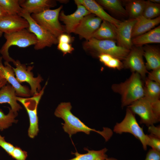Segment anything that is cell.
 <instances>
[{
  "label": "cell",
  "mask_w": 160,
  "mask_h": 160,
  "mask_svg": "<svg viewBox=\"0 0 160 160\" xmlns=\"http://www.w3.org/2000/svg\"><path fill=\"white\" fill-rule=\"evenodd\" d=\"M148 73V79L160 84V68L152 70Z\"/></svg>",
  "instance_id": "36"
},
{
  "label": "cell",
  "mask_w": 160,
  "mask_h": 160,
  "mask_svg": "<svg viewBox=\"0 0 160 160\" xmlns=\"http://www.w3.org/2000/svg\"><path fill=\"white\" fill-rule=\"evenodd\" d=\"M145 160H160V152L150 149L147 153Z\"/></svg>",
  "instance_id": "37"
},
{
  "label": "cell",
  "mask_w": 160,
  "mask_h": 160,
  "mask_svg": "<svg viewBox=\"0 0 160 160\" xmlns=\"http://www.w3.org/2000/svg\"><path fill=\"white\" fill-rule=\"evenodd\" d=\"M116 41L100 40L92 38L85 43V49L98 54H109L120 60H123L130 50L117 45Z\"/></svg>",
  "instance_id": "5"
},
{
  "label": "cell",
  "mask_w": 160,
  "mask_h": 160,
  "mask_svg": "<svg viewBox=\"0 0 160 160\" xmlns=\"http://www.w3.org/2000/svg\"><path fill=\"white\" fill-rule=\"evenodd\" d=\"M105 160H119L116 159L112 157H108Z\"/></svg>",
  "instance_id": "44"
},
{
  "label": "cell",
  "mask_w": 160,
  "mask_h": 160,
  "mask_svg": "<svg viewBox=\"0 0 160 160\" xmlns=\"http://www.w3.org/2000/svg\"><path fill=\"white\" fill-rule=\"evenodd\" d=\"M76 4L77 9L73 13L66 15L63 11L60 13L59 20L65 24V31L68 34L73 33L84 17L91 14L83 5Z\"/></svg>",
  "instance_id": "15"
},
{
  "label": "cell",
  "mask_w": 160,
  "mask_h": 160,
  "mask_svg": "<svg viewBox=\"0 0 160 160\" xmlns=\"http://www.w3.org/2000/svg\"><path fill=\"white\" fill-rule=\"evenodd\" d=\"M17 96L14 88L9 84H6L0 89V104L7 103L15 113L22 108L17 103Z\"/></svg>",
  "instance_id": "20"
},
{
  "label": "cell",
  "mask_w": 160,
  "mask_h": 160,
  "mask_svg": "<svg viewBox=\"0 0 160 160\" xmlns=\"http://www.w3.org/2000/svg\"><path fill=\"white\" fill-rule=\"evenodd\" d=\"M96 2L113 13L124 16H128L126 10L119 0H98Z\"/></svg>",
  "instance_id": "27"
},
{
  "label": "cell",
  "mask_w": 160,
  "mask_h": 160,
  "mask_svg": "<svg viewBox=\"0 0 160 160\" xmlns=\"http://www.w3.org/2000/svg\"><path fill=\"white\" fill-rule=\"evenodd\" d=\"M160 4L146 1L145 6L142 16L148 19H153L159 16Z\"/></svg>",
  "instance_id": "29"
},
{
  "label": "cell",
  "mask_w": 160,
  "mask_h": 160,
  "mask_svg": "<svg viewBox=\"0 0 160 160\" xmlns=\"http://www.w3.org/2000/svg\"><path fill=\"white\" fill-rule=\"evenodd\" d=\"M71 108L70 102H62L58 105L54 112L55 116L64 121V123L62 124L63 128L70 137L79 132L89 135L91 132L94 131L102 136L106 141L110 139L113 133L109 128H104L101 131L88 127L72 114L71 111Z\"/></svg>",
  "instance_id": "1"
},
{
  "label": "cell",
  "mask_w": 160,
  "mask_h": 160,
  "mask_svg": "<svg viewBox=\"0 0 160 160\" xmlns=\"http://www.w3.org/2000/svg\"><path fill=\"white\" fill-rule=\"evenodd\" d=\"M132 41L133 45L137 47L149 43H160V26L132 39Z\"/></svg>",
  "instance_id": "22"
},
{
  "label": "cell",
  "mask_w": 160,
  "mask_h": 160,
  "mask_svg": "<svg viewBox=\"0 0 160 160\" xmlns=\"http://www.w3.org/2000/svg\"><path fill=\"white\" fill-rule=\"evenodd\" d=\"M140 118V123L148 127L160 121V116L157 113L153 101L143 97L127 107Z\"/></svg>",
  "instance_id": "8"
},
{
  "label": "cell",
  "mask_w": 160,
  "mask_h": 160,
  "mask_svg": "<svg viewBox=\"0 0 160 160\" xmlns=\"http://www.w3.org/2000/svg\"><path fill=\"white\" fill-rule=\"evenodd\" d=\"M19 3L23 10L31 15L40 13L56 5L55 1L51 0H20Z\"/></svg>",
  "instance_id": "18"
},
{
  "label": "cell",
  "mask_w": 160,
  "mask_h": 160,
  "mask_svg": "<svg viewBox=\"0 0 160 160\" xmlns=\"http://www.w3.org/2000/svg\"><path fill=\"white\" fill-rule=\"evenodd\" d=\"M11 156L16 160H26L28 154L26 151L22 150L19 147H15Z\"/></svg>",
  "instance_id": "31"
},
{
  "label": "cell",
  "mask_w": 160,
  "mask_h": 160,
  "mask_svg": "<svg viewBox=\"0 0 160 160\" xmlns=\"http://www.w3.org/2000/svg\"><path fill=\"white\" fill-rule=\"evenodd\" d=\"M9 111L7 114H5L2 110L0 109V130L3 131L8 128L12 125L13 123H16L17 120L15 119V118L18 114L15 113L9 108Z\"/></svg>",
  "instance_id": "30"
},
{
  "label": "cell",
  "mask_w": 160,
  "mask_h": 160,
  "mask_svg": "<svg viewBox=\"0 0 160 160\" xmlns=\"http://www.w3.org/2000/svg\"><path fill=\"white\" fill-rule=\"evenodd\" d=\"M113 131L118 134L128 133L133 135L141 142L143 149L146 150L148 145V135L143 132V128L138 123L134 114L127 108L123 119L119 123H117L113 128Z\"/></svg>",
  "instance_id": "4"
},
{
  "label": "cell",
  "mask_w": 160,
  "mask_h": 160,
  "mask_svg": "<svg viewBox=\"0 0 160 160\" xmlns=\"http://www.w3.org/2000/svg\"><path fill=\"white\" fill-rule=\"evenodd\" d=\"M136 21V19L129 18L121 21L116 27L117 45L129 50L132 49L133 45L132 41V33Z\"/></svg>",
  "instance_id": "13"
},
{
  "label": "cell",
  "mask_w": 160,
  "mask_h": 160,
  "mask_svg": "<svg viewBox=\"0 0 160 160\" xmlns=\"http://www.w3.org/2000/svg\"><path fill=\"white\" fill-rule=\"evenodd\" d=\"M143 54L142 47H133L122 63L123 68L139 73L144 81L148 72L144 62Z\"/></svg>",
  "instance_id": "11"
},
{
  "label": "cell",
  "mask_w": 160,
  "mask_h": 160,
  "mask_svg": "<svg viewBox=\"0 0 160 160\" xmlns=\"http://www.w3.org/2000/svg\"><path fill=\"white\" fill-rule=\"evenodd\" d=\"M3 33L0 31V37H1L2 36Z\"/></svg>",
  "instance_id": "45"
},
{
  "label": "cell",
  "mask_w": 160,
  "mask_h": 160,
  "mask_svg": "<svg viewBox=\"0 0 160 160\" xmlns=\"http://www.w3.org/2000/svg\"><path fill=\"white\" fill-rule=\"evenodd\" d=\"M4 36L6 41L0 49V53L5 62L8 63L13 62L15 60L9 55L8 51L10 47L16 46L25 48L34 45L37 42L35 36L28 29H24L11 33H4Z\"/></svg>",
  "instance_id": "3"
},
{
  "label": "cell",
  "mask_w": 160,
  "mask_h": 160,
  "mask_svg": "<svg viewBox=\"0 0 160 160\" xmlns=\"http://www.w3.org/2000/svg\"><path fill=\"white\" fill-rule=\"evenodd\" d=\"M76 4L84 6L91 13H92L101 19L114 25L116 27L121 21L110 15L105 12L102 7L96 1L93 0H75Z\"/></svg>",
  "instance_id": "17"
},
{
  "label": "cell",
  "mask_w": 160,
  "mask_h": 160,
  "mask_svg": "<svg viewBox=\"0 0 160 160\" xmlns=\"http://www.w3.org/2000/svg\"><path fill=\"white\" fill-rule=\"evenodd\" d=\"M7 15V13L0 5V19Z\"/></svg>",
  "instance_id": "42"
},
{
  "label": "cell",
  "mask_w": 160,
  "mask_h": 160,
  "mask_svg": "<svg viewBox=\"0 0 160 160\" xmlns=\"http://www.w3.org/2000/svg\"><path fill=\"white\" fill-rule=\"evenodd\" d=\"M28 27V21L18 15H7L0 19V31L4 33H13Z\"/></svg>",
  "instance_id": "16"
},
{
  "label": "cell",
  "mask_w": 160,
  "mask_h": 160,
  "mask_svg": "<svg viewBox=\"0 0 160 160\" xmlns=\"http://www.w3.org/2000/svg\"><path fill=\"white\" fill-rule=\"evenodd\" d=\"M148 127V131L150 134L160 138V126H155L154 125L150 126Z\"/></svg>",
  "instance_id": "39"
},
{
  "label": "cell",
  "mask_w": 160,
  "mask_h": 160,
  "mask_svg": "<svg viewBox=\"0 0 160 160\" xmlns=\"http://www.w3.org/2000/svg\"><path fill=\"white\" fill-rule=\"evenodd\" d=\"M18 15L28 21L29 24L28 30L36 37L37 42L34 46L35 49H42L58 44L57 38L38 24L32 18L31 14L22 10Z\"/></svg>",
  "instance_id": "7"
},
{
  "label": "cell",
  "mask_w": 160,
  "mask_h": 160,
  "mask_svg": "<svg viewBox=\"0 0 160 160\" xmlns=\"http://www.w3.org/2000/svg\"><path fill=\"white\" fill-rule=\"evenodd\" d=\"M136 19L132 31V39L149 31L160 23V16L150 19L142 16Z\"/></svg>",
  "instance_id": "19"
},
{
  "label": "cell",
  "mask_w": 160,
  "mask_h": 160,
  "mask_svg": "<svg viewBox=\"0 0 160 160\" xmlns=\"http://www.w3.org/2000/svg\"><path fill=\"white\" fill-rule=\"evenodd\" d=\"M47 82L44 86L37 94L32 97L23 98L17 96L16 99L23 105L28 114L30 121V126L28 131V135L31 138H34L39 131L37 107L43 95Z\"/></svg>",
  "instance_id": "9"
},
{
  "label": "cell",
  "mask_w": 160,
  "mask_h": 160,
  "mask_svg": "<svg viewBox=\"0 0 160 160\" xmlns=\"http://www.w3.org/2000/svg\"><path fill=\"white\" fill-rule=\"evenodd\" d=\"M143 47V56L146 60L145 65L147 70L160 68V52L159 49L148 45Z\"/></svg>",
  "instance_id": "21"
},
{
  "label": "cell",
  "mask_w": 160,
  "mask_h": 160,
  "mask_svg": "<svg viewBox=\"0 0 160 160\" xmlns=\"http://www.w3.org/2000/svg\"><path fill=\"white\" fill-rule=\"evenodd\" d=\"M13 63L15 68L12 67V68L18 81L20 83L25 82L29 84L31 96L39 93L41 89L40 83L43 79L40 75L34 77L31 71L33 66L27 67L25 64H22L18 60H15Z\"/></svg>",
  "instance_id": "10"
},
{
  "label": "cell",
  "mask_w": 160,
  "mask_h": 160,
  "mask_svg": "<svg viewBox=\"0 0 160 160\" xmlns=\"http://www.w3.org/2000/svg\"><path fill=\"white\" fill-rule=\"evenodd\" d=\"M87 151L85 153L81 154L77 152L73 153L75 157L67 160H105L108 157L106 153L108 149L105 148L97 151L85 149Z\"/></svg>",
  "instance_id": "25"
},
{
  "label": "cell",
  "mask_w": 160,
  "mask_h": 160,
  "mask_svg": "<svg viewBox=\"0 0 160 160\" xmlns=\"http://www.w3.org/2000/svg\"><path fill=\"white\" fill-rule=\"evenodd\" d=\"M0 5L8 15H18L23 10L18 0H0Z\"/></svg>",
  "instance_id": "28"
},
{
  "label": "cell",
  "mask_w": 160,
  "mask_h": 160,
  "mask_svg": "<svg viewBox=\"0 0 160 160\" xmlns=\"http://www.w3.org/2000/svg\"><path fill=\"white\" fill-rule=\"evenodd\" d=\"M102 21L101 19L91 13L84 17L73 33L87 41L92 38Z\"/></svg>",
  "instance_id": "14"
},
{
  "label": "cell",
  "mask_w": 160,
  "mask_h": 160,
  "mask_svg": "<svg viewBox=\"0 0 160 160\" xmlns=\"http://www.w3.org/2000/svg\"><path fill=\"white\" fill-rule=\"evenodd\" d=\"M7 82L0 71V89L6 85Z\"/></svg>",
  "instance_id": "41"
},
{
  "label": "cell",
  "mask_w": 160,
  "mask_h": 160,
  "mask_svg": "<svg viewBox=\"0 0 160 160\" xmlns=\"http://www.w3.org/2000/svg\"><path fill=\"white\" fill-rule=\"evenodd\" d=\"M148 146L152 149L160 152V138L150 134L148 135Z\"/></svg>",
  "instance_id": "32"
},
{
  "label": "cell",
  "mask_w": 160,
  "mask_h": 160,
  "mask_svg": "<svg viewBox=\"0 0 160 160\" xmlns=\"http://www.w3.org/2000/svg\"><path fill=\"white\" fill-rule=\"evenodd\" d=\"M58 42H61L70 44L73 41V39L68 34L63 33L60 35L57 38Z\"/></svg>",
  "instance_id": "38"
},
{
  "label": "cell",
  "mask_w": 160,
  "mask_h": 160,
  "mask_svg": "<svg viewBox=\"0 0 160 160\" xmlns=\"http://www.w3.org/2000/svg\"><path fill=\"white\" fill-rule=\"evenodd\" d=\"M0 146L10 156H11L15 148V147L12 144L5 140L4 137H2L0 135Z\"/></svg>",
  "instance_id": "34"
},
{
  "label": "cell",
  "mask_w": 160,
  "mask_h": 160,
  "mask_svg": "<svg viewBox=\"0 0 160 160\" xmlns=\"http://www.w3.org/2000/svg\"><path fill=\"white\" fill-rule=\"evenodd\" d=\"M100 61L105 65L113 57L106 54H101L98 55Z\"/></svg>",
  "instance_id": "40"
},
{
  "label": "cell",
  "mask_w": 160,
  "mask_h": 160,
  "mask_svg": "<svg viewBox=\"0 0 160 160\" xmlns=\"http://www.w3.org/2000/svg\"><path fill=\"white\" fill-rule=\"evenodd\" d=\"M2 58L0 56V71L7 82L15 89L16 95L18 97L28 98L31 96V90L26 86L22 85L16 79L12 67L9 63H2Z\"/></svg>",
  "instance_id": "12"
},
{
  "label": "cell",
  "mask_w": 160,
  "mask_h": 160,
  "mask_svg": "<svg viewBox=\"0 0 160 160\" xmlns=\"http://www.w3.org/2000/svg\"><path fill=\"white\" fill-rule=\"evenodd\" d=\"M92 38L100 40L116 41V27L106 21L102 20L100 27L94 33Z\"/></svg>",
  "instance_id": "23"
},
{
  "label": "cell",
  "mask_w": 160,
  "mask_h": 160,
  "mask_svg": "<svg viewBox=\"0 0 160 160\" xmlns=\"http://www.w3.org/2000/svg\"><path fill=\"white\" fill-rule=\"evenodd\" d=\"M105 65L109 68L118 70L123 68V63L121 60L113 57L111 58Z\"/></svg>",
  "instance_id": "33"
},
{
  "label": "cell",
  "mask_w": 160,
  "mask_h": 160,
  "mask_svg": "<svg viewBox=\"0 0 160 160\" xmlns=\"http://www.w3.org/2000/svg\"><path fill=\"white\" fill-rule=\"evenodd\" d=\"M144 81L139 73L133 72L125 81L112 85L113 92L121 96L122 108L127 107L144 97Z\"/></svg>",
  "instance_id": "2"
},
{
  "label": "cell",
  "mask_w": 160,
  "mask_h": 160,
  "mask_svg": "<svg viewBox=\"0 0 160 160\" xmlns=\"http://www.w3.org/2000/svg\"><path fill=\"white\" fill-rule=\"evenodd\" d=\"M125 9L130 19H136L142 16L146 1L143 0H130L124 1Z\"/></svg>",
  "instance_id": "24"
},
{
  "label": "cell",
  "mask_w": 160,
  "mask_h": 160,
  "mask_svg": "<svg viewBox=\"0 0 160 160\" xmlns=\"http://www.w3.org/2000/svg\"><path fill=\"white\" fill-rule=\"evenodd\" d=\"M144 82V97L151 102L159 100L160 84L150 80L147 78Z\"/></svg>",
  "instance_id": "26"
},
{
  "label": "cell",
  "mask_w": 160,
  "mask_h": 160,
  "mask_svg": "<svg viewBox=\"0 0 160 160\" xmlns=\"http://www.w3.org/2000/svg\"><path fill=\"white\" fill-rule=\"evenodd\" d=\"M149 1L155 3L160 4V0H149Z\"/></svg>",
  "instance_id": "43"
},
{
  "label": "cell",
  "mask_w": 160,
  "mask_h": 160,
  "mask_svg": "<svg viewBox=\"0 0 160 160\" xmlns=\"http://www.w3.org/2000/svg\"><path fill=\"white\" fill-rule=\"evenodd\" d=\"M57 44L58 49L63 52V55L67 53H71L74 50L70 44L58 42Z\"/></svg>",
  "instance_id": "35"
},
{
  "label": "cell",
  "mask_w": 160,
  "mask_h": 160,
  "mask_svg": "<svg viewBox=\"0 0 160 160\" xmlns=\"http://www.w3.org/2000/svg\"><path fill=\"white\" fill-rule=\"evenodd\" d=\"M62 7L61 5L55 9H49L31 15L38 24L57 38L65 31L59 21V15Z\"/></svg>",
  "instance_id": "6"
}]
</instances>
